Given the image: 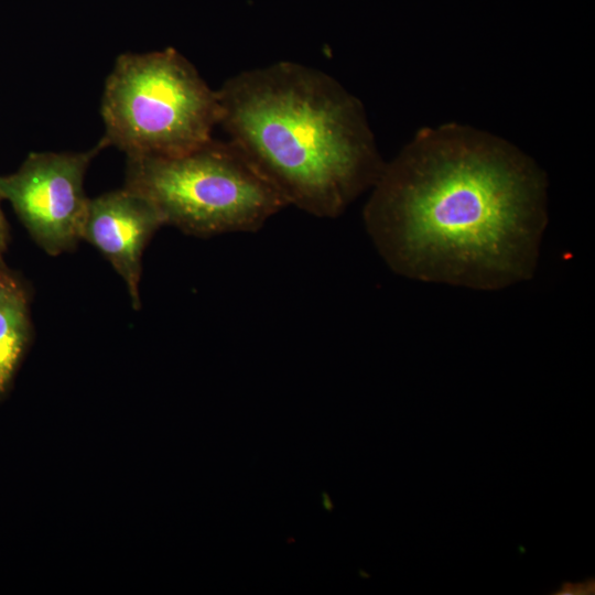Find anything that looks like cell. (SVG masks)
<instances>
[{"mask_svg": "<svg viewBox=\"0 0 595 595\" xmlns=\"http://www.w3.org/2000/svg\"><path fill=\"white\" fill-rule=\"evenodd\" d=\"M366 229L397 273L497 290L528 280L547 224L545 181L510 145L459 127L422 132L385 164Z\"/></svg>", "mask_w": 595, "mask_h": 595, "instance_id": "cell-1", "label": "cell"}, {"mask_svg": "<svg viewBox=\"0 0 595 595\" xmlns=\"http://www.w3.org/2000/svg\"><path fill=\"white\" fill-rule=\"evenodd\" d=\"M217 95L218 126L288 206L336 218L385 166L360 101L321 69L281 61L229 77Z\"/></svg>", "mask_w": 595, "mask_h": 595, "instance_id": "cell-2", "label": "cell"}, {"mask_svg": "<svg viewBox=\"0 0 595 595\" xmlns=\"http://www.w3.org/2000/svg\"><path fill=\"white\" fill-rule=\"evenodd\" d=\"M102 140L127 156H173L213 138L219 125L217 90L173 47L125 53L108 75Z\"/></svg>", "mask_w": 595, "mask_h": 595, "instance_id": "cell-3", "label": "cell"}, {"mask_svg": "<svg viewBox=\"0 0 595 595\" xmlns=\"http://www.w3.org/2000/svg\"><path fill=\"white\" fill-rule=\"evenodd\" d=\"M125 186L194 236L257 231L288 207L237 145L214 138L178 155L128 156Z\"/></svg>", "mask_w": 595, "mask_h": 595, "instance_id": "cell-4", "label": "cell"}, {"mask_svg": "<svg viewBox=\"0 0 595 595\" xmlns=\"http://www.w3.org/2000/svg\"><path fill=\"white\" fill-rule=\"evenodd\" d=\"M105 147L100 139L84 152H32L15 172L0 175V199L11 204L47 255L72 250L82 239L89 202L85 174Z\"/></svg>", "mask_w": 595, "mask_h": 595, "instance_id": "cell-5", "label": "cell"}, {"mask_svg": "<svg viewBox=\"0 0 595 595\" xmlns=\"http://www.w3.org/2000/svg\"><path fill=\"white\" fill-rule=\"evenodd\" d=\"M163 225L155 206L126 186L89 198L80 238L98 249L122 278L136 310L140 307L142 255Z\"/></svg>", "mask_w": 595, "mask_h": 595, "instance_id": "cell-6", "label": "cell"}, {"mask_svg": "<svg viewBox=\"0 0 595 595\" xmlns=\"http://www.w3.org/2000/svg\"><path fill=\"white\" fill-rule=\"evenodd\" d=\"M31 337L28 294L0 259V398L13 381Z\"/></svg>", "mask_w": 595, "mask_h": 595, "instance_id": "cell-7", "label": "cell"}, {"mask_svg": "<svg viewBox=\"0 0 595 595\" xmlns=\"http://www.w3.org/2000/svg\"><path fill=\"white\" fill-rule=\"evenodd\" d=\"M1 201V199H0ZM9 241V228L0 207V255L6 250Z\"/></svg>", "mask_w": 595, "mask_h": 595, "instance_id": "cell-8", "label": "cell"}]
</instances>
